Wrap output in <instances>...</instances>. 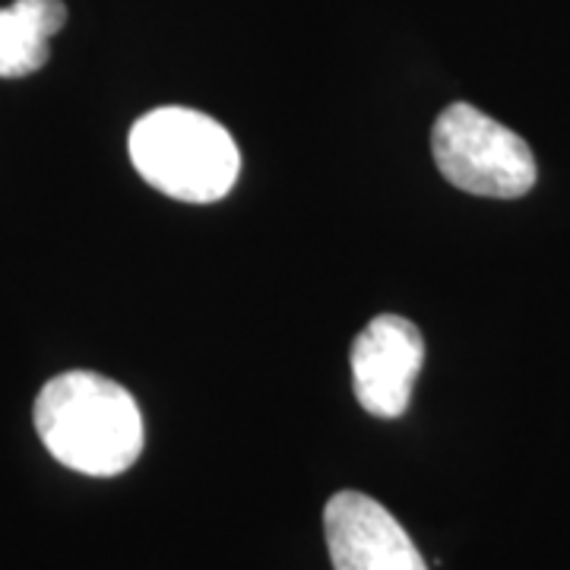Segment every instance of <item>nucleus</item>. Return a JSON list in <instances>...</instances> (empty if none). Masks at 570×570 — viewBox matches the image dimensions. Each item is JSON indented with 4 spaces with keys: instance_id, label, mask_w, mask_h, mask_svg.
Listing matches in <instances>:
<instances>
[{
    "instance_id": "nucleus-1",
    "label": "nucleus",
    "mask_w": 570,
    "mask_h": 570,
    "mask_svg": "<svg viewBox=\"0 0 570 570\" xmlns=\"http://www.w3.org/2000/svg\"><path fill=\"white\" fill-rule=\"evenodd\" d=\"M36 431L61 466L111 479L142 453V415L137 400L96 371L51 377L36 400Z\"/></svg>"
},
{
    "instance_id": "nucleus-2",
    "label": "nucleus",
    "mask_w": 570,
    "mask_h": 570,
    "mask_svg": "<svg viewBox=\"0 0 570 570\" xmlns=\"http://www.w3.org/2000/svg\"><path fill=\"white\" fill-rule=\"evenodd\" d=\"M130 163L156 190L184 204H216L238 181L232 134L194 108H156L130 130Z\"/></svg>"
},
{
    "instance_id": "nucleus-3",
    "label": "nucleus",
    "mask_w": 570,
    "mask_h": 570,
    "mask_svg": "<svg viewBox=\"0 0 570 570\" xmlns=\"http://www.w3.org/2000/svg\"><path fill=\"white\" fill-rule=\"evenodd\" d=\"M431 153L438 171L475 197L517 200L535 184V159L527 140L475 105L453 102L438 115Z\"/></svg>"
},
{
    "instance_id": "nucleus-4",
    "label": "nucleus",
    "mask_w": 570,
    "mask_h": 570,
    "mask_svg": "<svg viewBox=\"0 0 570 570\" xmlns=\"http://www.w3.org/2000/svg\"><path fill=\"white\" fill-rule=\"evenodd\" d=\"M352 387L367 415L400 419L425 365L422 330L400 314H377L352 343Z\"/></svg>"
},
{
    "instance_id": "nucleus-5",
    "label": "nucleus",
    "mask_w": 570,
    "mask_h": 570,
    "mask_svg": "<svg viewBox=\"0 0 570 570\" xmlns=\"http://www.w3.org/2000/svg\"><path fill=\"white\" fill-rule=\"evenodd\" d=\"M324 532L336 570H428L400 520L362 491H340L326 501Z\"/></svg>"
},
{
    "instance_id": "nucleus-6",
    "label": "nucleus",
    "mask_w": 570,
    "mask_h": 570,
    "mask_svg": "<svg viewBox=\"0 0 570 570\" xmlns=\"http://www.w3.org/2000/svg\"><path fill=\"white\" fill-rule=\"evenodd\" d=\"M67 22L63 0H17L0 10V77L20 80L41 70L51 48L48 41Z\"/></svg>"
}]
</instances>
